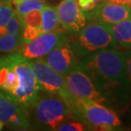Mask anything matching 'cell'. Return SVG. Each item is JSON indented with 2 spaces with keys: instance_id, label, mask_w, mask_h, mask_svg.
<instances>
[{
  "instance_id": "cell-19",
  "label": "cell",
  "mask_w": 131,
  "mask_h": 131,
  "mask_svg": "<svg viewBox=\"0 0 131 131\" xmlns=\"http://www.w3.org/2000/svg\"><path fill=\"white\" fill-rule=\"evenodd\" d=\"M12 5V3L0 4V27L4 26L15 14V9Z\"/></svg>"
},
{
  "instance_id": "cell-9",
  "label": "cell",
  "mask_w": 131,
  "mask_h": 131,
  "mask_svg": "<svg viewBox=\"0 0 131 131\" xmlns=\"http://www.w3.org/2000/svg\"><path fill=\"white\" fill-rule=\"evenodd\" d=\"M41 59L54 71L65 77L77 66L80 57L70 38L59 43Z\"/></svg>"
},
{
  "instance_id": "cell-16",
  "label": "cell",
  "mask_w": 131,
  "mask_h": 131,
  "mask_svg": "<svg viewBox=\"0 0 131 131\" xmlns=\"http://www.w3.org/2000/svg\"><path fill=\"white\" fill-rule=\"evenodd\" d=\"M21 43V37L8 33L4 26L0 27V53L15 52Z\"/></svg>"
},
{
  "instance_id": "cell-17",
  "label": "cell",
  "mask_w": 131,
  "mask_h": 131,
  "mask_svg": "<svg viewBox=\"0 0 131 131\" xmlns=\"http://www.w3.org/2000/svg\"><path fill=\"white\" fill-rule=\"evenodd\" d=\"M87 129L85 125L81 121L75 118H71L63 122L58 128V131H84Z\"/></svg>"
},
{
  "instance_id": "cell-13",
  "label": "cell",
  "mask_w": 131,
  "mask_h": 131,
  "mask_svg": "<svg viewBox=\"0 0 131 131\" xmlns=\"http://www.w3.org/2000/svg\"><path fill=\"white\" fill-rule=\"evenodd\" d=\"M114 39L118 48L124 50L131 49V20L130 18L109 25Z\"/></svg>"
},
{
  "instance_id": "cell-23",
  "label": "cell",
  "mask_w": 131,
  "mask_h": 131,
  "mask_svg": "<svg viewBox=\"0 0 131 131\" xmlns=\"http://www.w3.org/2000/svg\"><path fill=\"white\" fill-rule=\"evenodd\" d=\"M2 3H12V0H0V4Z\"/></svg>"
},
{
  "instance_id": "cell-18",
  "label": "cell",
  "mask_w": 131,
  "mask_h": 131,
  "mask_svg": "<svg viewBox=\"0 0 131 131\" xmlns=\"http://www.w3.org/2000/svg\"><path fill=\"white\" fill-rule=\"evenodd\" d=\"M4 27L8 33L21 37L22 31H23V26H22L21 22L19 21V20L18 19L16 14H15V15L9 19V21H8Z\"/></svg>"
},
{
  "instance_id": "cell-7",
  "label": "cell",
  "mask_w": 131,
  "mask_h": 131,
  "mask_svg": "<svg viewBox=\"0 0 131 131\" xmlns=\"http://www.w3.org/2000/svg\"><path fill=\"white\" fill-rule=\"evenodd\" d=\"M66 87L74 99L106 104L108 100L81 66H77L64 77Z\"/></svg>"
},
{
  "instance_id": "cell-22",
  "label": "cell",
  "mask_w": 131,
  "mask_h": 131,
  "mask_svg": "<svg viewBox=\"0 0 131 131\" xmlns=\"http://www.w3.org/2000/svg\"><path fill=\"white\" fill-rule=\"evenodd\" d=\"M110 2H114V3H118V4L126 5L131 8V0H107Z\"/></svg>"
},
{
  "instance_id": "cell-24",
  "label": "cell",
  "mask_w": 131,
  "mask_h": 131,
  "mask_svg": "<svg viewBox=\"0 0 131 131\" xmlns=\"http://www.w3.org/2000/svg\"><path fill=\"white\" fill-rule=\"evenodd\" d=\"M4 123H2L1 121H0V130H2V129H3V128H4Z\"/></svg>"
},
{
  "instance_id": "cell-12",
  "label": "cell",
  "mask_w": 131,
  "mask_h": 131,
  "mask_svg": "<svg viewBox=\"0 0 131 131\" xmlns=\"http://www.w3.org/2000/svg\"><path fill=\"white\" fill-rule=\"evenodd\" d=\"M88 21L96 20L107 25L116 24L131 17V8L107 0L97 4L91 12L85 13Z\"/></svg>"
},
{
  "instance_id": "cell-21",
  "label": "cell",
  "mask_w": 131,
  "mask_h": 131,
  "mask_svg": "<svg viewBox=\"0 0 131 131\" xmlns=\"http://www.w3.org/2000/svg\"><path fill=\"white\" fill-rule=\"evenodd\" d=\"M125 58V63H126V72L128 77V82H129V93L131 94V49L123 51Z\"/></svg>"
},
{
  "instance_id": "cell-15",
  "label": "cell",
  "mask_w": 131,
  "mask_h": 131,
  "mask_svg": "<svg viewBox=\"0 0 131 131\" xmlns=\"http://www.w3.org/2000/svg\"><path fill=\"white\" fill-rule=\"evenodd\" d=\"M41 34L54 31L60 27L59 22H58L56 6H50V5L47 4L41 10Z\"/></svg>"
},
{
  "instance_id": "cell-8",
  "label": "cell",
  "mask_w": 131,
  "mask_h": 131,
  "mask_svg": "<svg viewBox=\"0 0 131 131\" xmlns=\"http://www.w3.org/2000/svg\"><path fill=\"white\" fill-rule=\"evenodd\" d=\"M70 38L71 36L59 27L56 30L42 33L27 43H21L15 52L27 60L41 59L59 43Z\"/></svg>"
},
{
  "instance_id": "cell-6",
  "label": "cell",
  "mask_w": 131,
  "mask_h": 131,
  "mask_svg": "<svg viewBox=\"0 0 131 131\" xmlns=\"http://www.w3.org/2000/svg\"><path fill=\"white\" fill-rule=\"evenodd\" d=\"M35 73L41 91L58 94L70 107L74 98L71 95L66 87L65 77L51 68L42 59L29 60Z\"/></svg>"
},
{
  "instance_id": "cell-3",
  "label": "cell",
  "mask_w": 131,
  "mask_h": 131,
  "mask_svg": "<svg viewBox=\"0 0 131 131\" xmlns=\"http://www.w3.org/2000/svg\"><path fill=\"white\" fill-rule=\"evenodd\" d=\"M26 110L30 128L34 130H57L63 122L74 118L70 107L62 97L45 91H40L37 100Z\"/></svg>"
},
{
  "instance_id": "cell-11",
  "label": "cell",
  "mask_w": 131,
  "mask_h": 131,
  "mask_svg": "<svg viewBox=\"0 0 131 131\" xmlns=\"http://www.w3.org/2000/svg\"><path fill=\"white\" fill-rule=\"evenodd\" d=\"M0 121L15 130H31L26 108L0 92Z\"/></svg>"
},
{
  "instance_id": "cell-26",
  "label": "cell",
  "mask_w": 131,
  "mask_h": 131,
  "mask_svg": "<svg viewBox=\"0 0 131 131\" xmlns=\"http://www.w3.org/2000/svg\"><path fill=\"white\" fill-rule=\"evenodd\" d=\"M130 20H131V17H130Z\"/></svg>"
},
{
  "instance_id": "cell-14",
  "label": "cell",
  "mask_w": 131,
  "mask_h": 131,
  "mask_svg": "<svg viewBox=\"0 0 131 131\" xmlns=\"http://www.w3.org/2000/svg\"><path fill=\"white\" fill-rule=\"evenodd\" d=\"M12 4L20 22L26 14L32 11H41L47 5L45 0H12Z\"/></svg>"
},
{
  "instance_id": "cell-10",
  "label": "cell",
  "mask_w": 131,
  "mask_h": 131,
  "mask_svg": "<svg viewBox=\"0 0 131 131\" xmlns=\"http://www.w3.org/2000/svg\"><path fill=\"white\" fill-rule=\"evenodd\" d=\"M58 22L71 37H74L88 22L87 15L77 4V0H62L56 6Z\"/></svg>"
},
{
  "instance_id": "cell-4",
  "label": "cell",
  "mask_w": 131,
  "mask_h": 131,
  "mask_svg": "<svg viewBox=\"0 0 131 131\" xmlns=\"http://www.w3.org/2000/svg\"><path fill=\"white\" fill-rule=\"evenodd\" d=\"M71 111L74 118L81 121L87 129L112 131L121 126L117 113L102 103L74 99Z\"/></svg>"
},
{
  "instance_id": "cell-5",
  "label": "cell",
  "mask_w": 131,
  "mask_h": 131,
  "mask_svg": "<svg viewBox=\"0 0 131 131\" xmlns=\"http://www.w3.org/2000/svg\"><path fill=\"white\" fill-rule=\"evenodd\" d=\"M71 39L80 59L101 49H119L109 25L96 20L88 21L76 36L71 37Z\"/></svg>"
},
{
  "instance_id": "cell-1",
  "label": "cell",
  "mask_w": 131,
  "mask_h": 131,
  "mask_svg": "<svg viewBox=\"0 0 131 131\" xmlns=\"http://www.w3.org/2000/svg\"><path fill=\"white\" fill-rule=\"evenodd\" d=\"M78 65L107 100L122 101L130 94L124 55L119 49H101L81 58Z\"/></svg>"
},
{
  "instance_id": "cell-2",
  "label": "cell",
  "mask_w": 131,
  "mask_h": 131,
  "mask_svg": "<svg viewBox=\"0 0 131 131\" xmlns=\"http://www.w3.org/2000/svg\"><path fill=\"white\" fill-rule=\"evenodd\" d=\"M40 91L29 60L15 52L0 55V92L27 108L37 100Z\"/></svg>"
},
{
  "instance_id": "cell-20",
  "label": "cell",
  "mask_w": 131,
  "mask_h": 131,
  "mask_svg": "<svg viewBox=\"0 0 131 131\" xmlns=\"http://www.w3.org/2000/svg\"><path fill=\"white\" fill-rule=\"evenodd\" d=\"M77 4L85 13L91 12L98 4L95 0H77Z\"/></svg>"
},
{
  "instance_id": "cell-25",
  "label": "cell",
  "mask_w": 131,
  "mask_h": 131,
  "mask_svg": "<svg viewBox=\"0 0 131 131\" xmlns=\"http://www.w3.org/2000/svg\"><path fill=\"white\" fill-rule=\"evenodd\" d=\"M95 1H96L97 4H100V3L102 2V1H104V0H95Z\"/></svg>"
}]
</instances>
